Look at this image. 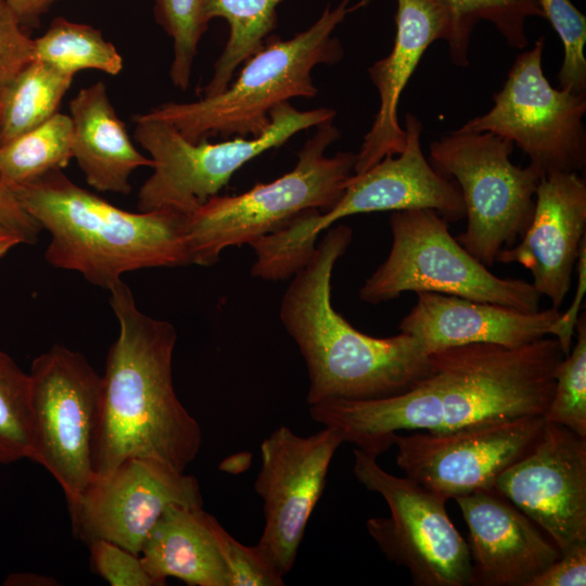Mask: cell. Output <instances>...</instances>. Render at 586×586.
Segmentation results:
<instances>
[{
  "mask_svg": "<svg viewBox=\"0 0 586 586\" xmlns=\"http://www.w3.org/2000/svg\"><path fill=\"white\" fill-rule=\"evenodd\" d=\"M564 354L545 336L508 348L488 343L429 354L428 371L407 390L367 400L327 399L308 405L310 418L336 430L344 442L379 457L399 431L441 433L464 426L544 416Z\"/></svg>",
  "mask_w": 586,
  "mask_h": 586,
  "instance_id": "1",
  "label": "cell"
},
{
  "mask_svg": "<svg viewBox=\"0 0 586 586\" xmlns=\"http://www.w3.org/2000/svg\"><path fill=\"white\" fill-rule=\"evenodd\" d=\"M109 291L119 332L101 375L93 476L107 475L130 458L184 472L200 451L202 431L175 392L176 329L143 314L123 279Z\"/></svg>",
  "mask_w": 586,
  "mask_h": 586,
  "instance_id": "2",
  "label": "cell"
},
{
  "mask_svg": "<svg viewBox=\"0 0 586 586\" xmlns=\"http://www.w3.org/2000/svg\"><path fill=\"white\" fill-rule=\"evenodd\" d=\"M352 238L348 226L329 228L282 297L281 321L307 367L308 405L392 396L428 371L429 354L413 336L365 334L333 308L332 272Z\"/></svg>",
  "mask_w": 586,
  "mask_h": 586,
  "instance_id": "3",
  "label": "cell"
},
{
  "mask_svg": "<svg viewBox=\"0 0 586 586\" xmlns=\"http://www.w3.org/2000/svg\"><path fill=\"white\" fill-rule=\"evenodd\" d=\"M51 234L44 258L110 289L125 272L191 265L187 215L124 211L73 182L61 169L11 187Z\"/></svg>",
  "mask_w": 586,
  "mask_h": 586,
  "instance_id": "4",
  "label": "cell"
},
{
  "mask_svg": "<svg viewBox=\"0 0 586 586\" xmlns=\"http://www.w3.org/2000/svg\"><path fill=\"white\" fill-rule=\"evenodd\" d=\"M370 0H342L326 8L306 30L282 40L267 38L244 62L238 78L220 93L193 102H166L144 116L171 124L186 139L201 142L212 137H258L270 125V112L296 97L318 92L311 72L319 64H334L343 56L334 29L352 12Z\"/></svg>",
  "mask_w": 586,
  "mask_h": 586,
  "instance_id": "5",
  "label": "cell"
},
{
  "mask_svg": "<svg viewBox=\"0 0 586 586\" xmlns=\"http://www.w3.org/2000/svg\"><path fill=\"white\" fill-rule=\"evenodd\" d=\"M404 150L353 175L341 199L327 212L313 211L250 245L256 259L251 275L263 280L294 276L310 259L319 234L337 220L357 214L429 208L446 221L466 216L455 181L440 174L421 149L423 125L413 114L405 117Z\"/></svg>",
  "mask_w": 586,
  "mask_h": 586,
  "instance_id": "6",
  "label": "cell"
},
{
  "mask_svg": "<svg viewBox=\"0 0 586 586\" xmlns=\"http://www.w3.org/2000/svg\"><path fill=\"white\" fill-rule=\"evenodd\" d=\"M333 122L317 126L291 171L239 195H215L188 215L191 265H214L227 247L250 245L307 213L327 212L341 199L354 175L356 153L326 156V150L340 137Z\"/></svg>",
  "mask_w": 586,
  "mask_h": 586,
  "instance_id": "7",
  "label": "cell"
},
{
  "mask_svg": "<svg viewBox=\"0 0 586 586\" xmlns=\"http://www.w3.org/2000/svg\"><path fill=\"white\" fill-rule=\"evenodd\" d=\"M335 114L328 107L298 111L285 102L270 112V125L263 135L218 143L189 141L171 124L137 114L135 139L153 162V173L138 193V209L188 216L217 195L245 163Z\"/></svg>",
  "mask_w": 586,
  "mask_h": 586,
  "instance_id": "8",
  "label": "cell"
},
{
  "mask_svg": "<svg viewBox=\"0 0 586 586\" xmlns=\"http://www.w3.org/2000/svg\"><path fill=\"white\" fill-rule=\"evenodd\" d=\"M392 246L365 281L360 298L379 304L404 292H432L498 304L523 311L539 309L532 283L494 275L471 255L435 211L415 208L391 214Z\"/></svg>",
  "mask_w": 586,
  "mask_h": 586,
  "instance_id": "9",
  "label": "cell"
},
{
  "mask_svg": "<svg viewBox=\"0 0 586 586\" xmlns=\"http://www.w3.org/2000/svg\"><path fill=\"white\" fill-rule=\"evenodd\" d=\"M514 144L493 132L458 129L430 144V163L461 192L467 227L457 241L487 268L527 229L543 175L510 161Z\"/></svg>",
  "mask_w": 586,
  "mask_h": 586,
  "instance_id": "10",
  "label": "cell"
},
{
  "mask_svg": "<svg viewBox=\"0 0 586 586\" xmlns=\"http://www.w3.org/2000/svg\"><path fill=\"white\" fill-rule=\"evenodd\" d=\"M544 37L520 53L493 106L458 128L493 132L511 141L543 176L578 173L586 165V92L551 86L543 71Z\"/></svg>",
  "mask_w": 586,
  "mask_h": 586,
  "instance_id": "11",
  "label": "cell"
},
{
  "mask_svg": "<svg viewBox=\"0 0 586 586\" xmlns=\"http://www.w3.org/2000/svg\"><path fill=\"white\" fill-rule=\"evenodd\" d=\"M377 459L355 448L353 472L390 509V517L366 523L385 557L406 568L417 586L472 585L470 549L447 515V500L407 476L388 473Z\"/></svg>",
  "mask_w": 586,
  "mask_h": 586,
  "instance_id": "12",
  "label": "cell"
},
{
  "mask_svg": "<svg viewBox=\"0 0 586 586\" xmlns=\"http://www.w3.org/2000/svg\"><path fill=\"white\" fill-rule=\"evenodd\" d=\"M29 377V460L54 477L68 501L93 477L102 378L82 354L59 344L33 360Z\"/></svg>",
  "mask_w": 586,
  "mask_h": 586,
  "instance_id": "13",
  "label": "cell"
},
{
  "mask_svg": "<svg viewBox=\"0 0 586 586\" xmlns=\"http://www.w3.org/2000/svg\"><path fill=\"white\" fill-rule=\"evenodd\" d=\"M544 423V416H524L441 433H397L396 463L405 476L446 500L493 489L497 477L531 449Z\"/></svg>",
  "mask_w": 586,
  "mask_h": 586,
  "instance_id": "14",
  "label": "cell"
},
{
  "mask_svg": "<svg viewBox=\"0 0 586 586\" xmlns=\"http://www.w3.org/2000/svg\"><path fill=\"white\" fill-rule=\"evenodd\" d=\"M171 505L203 507L198 480L171 466L130 458L104 476H93L67 501L72 528L87 545L114 543L135 555L165 509Z\"/></svg>",
  "mask_w": 586,
  "mask_h": 586,
  "instance_id": "15",
  "label": "cell"
},
{
  "mask_svg": "<svg viewBox=\"0 0 586 586\" xmlns=\"http://www.w3.org/2000/svg\"><path fill=\"white\" fill-rule=\"evenodd\" d=\"M344 443L330 426L301 436L281 425L260 445L254 488L264 502L260 549L285 576L295 564L306 525L321 497L332 458Z\"/></svg>",
  "mask_w": 586,
  "mask_h": 586,
  "instance_id": "16",
  "label": "cell"
},
{
  "mask_svg": "<svg viewBox=\"0 0 586 586\" xmlns=\"http://www.w3.org/2000/svg\"><path fill=\"white\" fill-rule=\"evenodd\" d=\"M493 489L561 552L586 543V437L545 421L531 449L497 477Z\"/></svg>",
  "mask_w": 586,
  "mask_h": 586,
  "instance_id": "17",
  "label": "cell"
},
{
  "mask_svg": "<svg viewBox=\"0 0 586 586\" xmlns=\"http://www.w3.org/2000/svg\"><path fill=\"white\" fill-rule=\"evenodd\" d=\"M586 235V181L578 173L540 178L531 222L519 243L501 250L496 262L531 271L532 285L559 308L568 295Z\"/></svg>",
  "mask_w": 586,
  "mask_h": 586,
  "instance_id": "18",
  "label": "cell"
},
{
  "mask_svg": "<svg viewBox=\"0 0 586 586\" xmlns=\"http://www.w3.org/2000/svg\"><path fill=\"white\" fill-rule=\"evenodd\" d=\"M455 500L469 530L472 585L528 586L561 556L552 539L495 489Z\"/></svg>",
  "mask_w": 586,
  "mask_h": 586,
  "instance_id": "19",
  "label": "cell"
},
{
  "mask_svg": "<svg viewBox=\"0 0 586 586\" xmlns=\"http://www.w3.org/2000/svg\"><path fill=\"white\" fill-rule=\"evenodd\" d=\"M395 24L391 52L368 68L380 105L356 153L355 175L404 150L406 133L397 113L400 95L426 49L437 40L447 41L451 16L445 0H397Z\"/></svg>",
  "mask_w": 586,
  "mask_h": 586,
  "instance_id": "20",
  "label": "cell"
},
{
  "mask_svg": "<svg viewBox=\"0 0 586 586\" xmlns=\"http://www.w3.org/2000/svg\"><path fill=\"white\" fill-rule=\"evenodd\" d=\"M558 308H515L432 292L417 293V303L398 329L430 354L444 348L488 343L515 348L550 336Z\"/></svg>",
  "mask_w": 586,
  "mask_h": 586,
  "instance_id": "21",
  "label": "cell"
},
{
  "mask_svg": "<svg viewBox=\"0 0 586 586\" xmlns=\"http://www.w3.org/2000/svg\"><path fill=\"white\" fill-rule=\"evenodd\" d=\"M69 117L73 158L87 183L98 191L128 194L131 174L152 167L153 162L135 148L105 84L100 80L81 88L69 101Z\"/></svg>",
  "mask_w": 586,
  "mask_h": 586,
  "instance_id": "22",
  "label": "cell"
},
{
  "mask_svg": "<svg viewBox=\"0 0 586 586\" xmlns=\"http://www.w3.org/2000/svg\"><path fill=\"white\" fill-rule=\"evenodd\" d=\"M216 518L203 507L171 505L148 534L140 559L156 586L175 577L194 586H230L216 536Z\"/></svg>",
  "mask_w": 586,
  "mask_h": 586,
  "instance_id": "23",
  "label": "cell"
},
{
  "mask_svg": "<svg viewBox=\"0 0 586 586\" xmlns=\"http://www.w3.org/2000/svg\"><path fill=\"white\" fill-rule=\"evenodd\" d=\"M283 0H203L204 20L221 17L229 37L204 87L203 97L222 92L237 68L256 53L277 26V8Z\"/></svg>",
  "mask_w": 586,
  "mask_h": 586,
  "instance_id": "24",
  "label": "cell"
},
{
  "mask_svg": "<svg viewBox=\"0 0 586 586\" xmlns=\"http://www.w3.org/2000/svg\"><path fill=\"white\" fill-rule=\"evenodd\" d=\"M74 75L33 60L16 76L4 99L0 144L43 124L58 113Z\"/></svg>",
  "mask_w": 586,
  "mask_h": 586,
  "instance_id": "25",
  "label": "cell"
},
{
  "mask_svg": "<svg viewBox=\"0 0 586 586\" xmlns=\"http://www.w3.org/2000/svg\"><path fill=\"white\" fill-rule=\"evenodd\" d=\"M450 11L451 28L447 39L451 63L469 65V50L475 25L491 23L512 49L526 48L525 23L544 17L539 0H445Z\"/></svg>",
  "mask_w": 586,
  "mask_h": 586,
  "instance_id": "26",
  "label": "cell"
},
{
  "mask_svg": "<svg viewBox=\"0 0 586 586\" xmlns=\"http://www.w3.org/2000/svg\"><path fill=\"white\" fill-rule=\"evenodd\" d=\"M69 115L56 113L43 124L0 144V178L10 187L64 168L73 158Z\"/></svg>",
  "mask_w": 586,
  "mask_h": 586,
  "instance_id": "27",
  "label": "cell"
},
{
  "mask_svg": "<svg viewBox=\"0 0 586 586\" xmlns=\"http://www.w3.org/2000/svg\"><path fill=\"white\" fill-rule=\"evenodd\" d=\"M34 60L74 76L82 69L116 76L124 66L120 53L101 30L63 17L54 18L49 28L34 39Z\"/></svg>",
  "mask_w": 586,
  "mask_h": 586,
  "instance_id": "28",
  "label": "cell"
},
{
  "mask_svg": "<svg viewBox=\"0 0 586 586\" xmlns=\"http://www.w3.org/2000/svg\"><path fill=\"white\" fill-rule=\"evenodd\" d=\"M31 446L30 377L0 349V463L29 459Z\"/></svg>",
  "mask_w": 586,
  "mask_h": 586,
  "instance_id": "29",
  "label": "cell"
},
{
  "mask_svg": "<svg viewBox=\"0 0 586 586\" xmlns=\"http://www.w3.org/2000/svg\"><path fill=\"white\" fill-rule=\"evenodd\" d=\"M575 330V344L555 370V390L544 419L586 437L585 313H581Z\"/></svg>",
  "mask_w": 586,
  "mask_h": 586,
  "instance_id": "30",
  "label": "cell"
},
{
  "mask_svg": "<svg viewBox=\"0 0 586 586\" xmlns=\"http://www.w3.org/2000/svg\"><path fill=\"white\" fill-rule=\"evenodd\" d=\"M152 1L157 24L173 39L170 80L175 87L186 90L190 85L199 42L208 27L203 15V0Z\"/></svg>",
  "mask_w": 586,
  "mask_h": 586,
  "instance_id": "31",
  "label": "cell"
},
{
  "mask_svg": "<svg viewBox=\"0 0 586 586\" xmlns=\"http://www.w3.org/2000/svg\"><path fill=\"white\" fill-rule=\"evenodd\" d=\"M544 17L559 36L563 60L558 73L559 88L586 92V17L571 0H539Z\"/></svg>",
  "mask_w": 586,
  "mask_h": 586,
  "instance_id": "32",
  "label": "cell"
},
{
  "mask_svg": "<svg viewBox=\"0 0 586 586\" xmlns=\"http://www.w3.org/2000/svg\"><path fill=\"white\" fill-rule=\"evenodd\" d=\"M216 536L229 573L230 586H283L284 575L256 546H245L233 538L219 522Z\"/></svg>",
  "mask_w": 586,
  "mask_h": 586,
  "instance_id": "33",
  "label": "cell"
},
{
  "mask_svg": "<svg viewBox=\"0 0 586 586\" xmlns=\"http://www.w3.org/2000/svg\"><path fill=\"white\" fill-rule=\"evenodd\" d=\"M7 0H0V118L10 86L34 60V39Z\"/></svg>",
  "mask_w": 586,
  "mask_h": 586,
  "instance_id": "34",
  "label": "cell"
},
{
  "mask_svg": "<svg viewBox=\"0 0 586 586\" xmlns=\"http://www.w3.org/2000/svg\"><path fill=\"white\" fill-rule=\"evenodd\" d=\"M94 571L111 586H156L140 556L104 539L88 544Z\"/></svg>",
  "mask_w": 586,
  "mask_h": 586,
  "instance_id": "35",
  "label": "cell"
},
{
  "mask_svg": "<svg viewBox=\"0 0 586 586\" xmlns=\"http://www.w3.org/2000/svg\"><path fill=\"white\" fill-rule=\"evenodd\" d=\"M586 543L571 546L535 576L528 586H585Z\"/></svg>",
  "mask_w": 586,
  "mask_h": 586,
  "instance_id": "36",
  "label": "cell"
},
{
  "mask_svg": "<svg viewBox=\"0 0 586 586\" xmlns=\"http://www.w3.org/2000/svg\"><path fill=\"white\" fill-rule=\"evenodd\" d=\"M575 268L577 269V286L574 300L568 310L560 314L550 330V336L558 340L564 356L570 353L573 346L574 331L586 291V240L582 243Z\"/></svg>",
  "mask_w": 586,
  "mask_h": 586,
  "instance_id": "37",
  "label": "cell"
},
{
  "mask_svg": "<svg viewBox=\"0 0 586 586\" xmlns=\"http://www.w3.org/2000/svg\"><path fill=\"white\" fill-rule=\"evenodd\" d=\"M0 222L17 233L23 243L34 244L42 228L23 208L12 188L0 178Z\"/></svg>",
  "mask_w": 586,
  "mask_h": 586,
  "instance_id": "38",
  "label": "cell"
},
{
  "mask_svg": "<svg viewBox=\"0 0 586 586\" xmlns=\"http://www.w3.org/2000/svg\"><path fill=\"white\" fill-rule=\"evenodd\" d=\"M55 0H7L22 24L36 22Z\"/></svg>",
  "mask_w": 586,
  "mask_h": 586,
  "instance_id": "39",
  "label": "cell"
},
{
  "mask_svg": "<svg viewBox=\"0 0 586 586\" xmlns=\"http://www.w3.org/2000/svg\"><path fill=\"white\" fill-rule=\"evenodd\" d=\"M55 581L34 573H13L8 576L4 581V585H55Z\"/></svg>",
  "mask_w": 586,
  "mask_h": 586,
  "instance_id": "40",
  "label": "cell"
},
{
  "mask_svg": "<svg viewBox=\"0 0 586 586\" xmlns=\"http://www.w3.org/2000/svg\"><path fill=\"white\" fill-rule=\"evenodd\" d=\"M22 243L23 241L17 233L0 222V259L3 258L13 247Z\"/></svg>",
  "mask_w": 586,
  "mask_h": 586,
  "instance_id": "41",
  "label": "cell"
}]
</instances>
